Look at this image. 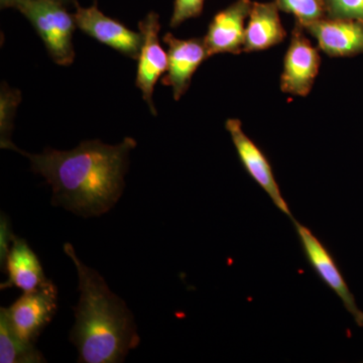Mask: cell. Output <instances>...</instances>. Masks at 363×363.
Wrapping results in <instances>:
<instances>
[{
	"instance_id": "obj_17",
	"label": "cell",
	"mask_w": 363,
	"mask_h": 363,
	"mask_svg": "<svg viewBox=\"0 0 363 363\" xmlns=\"http://www.w3.org/2000/svg\"><path fill=\"white\" fill-rule=\"evenodd\" d=\"M279 11L293 14L303 28L326 18L324 0H274Z\"/></svg>"
},
{
	"instance_id": "obj_13",
	"label": "cell",
	"mask_w": 363,
	"mask_h": 363,
	"mask_svg": "<svg viewBox=\"0 0 363 363\" xmlns=\"http://www.w3.org/2000/svg\"><path fill=\"white\" fill-rule=\"evenodd\" d=\"M11 243L4 262L7 279L0 289L16 288L23 293L33 292L48 281L42 264L25 240L14 235Z\"/></svg>"
},
{
	"instance_id": "obj_2",
	"label": "cell",
	"mask_w": 363,
	"mask_h": 363,
	"mask_svg": "<svg viewBox=\"0 0 363 363\" xmlns=\"http://www.w3.org/2000/svg\"><path fill=\"white\" fill-rule=\"evenodd\" d=\"M64 252L78 274L80 298L70 332L78 362H123L140 341L133 313L95 269L81 262L71 243L64 245Z\"/></svg>"
},
{
	"instance_id": "obj_19",
	"label": "cell",
	"mask_w": 363,
	"mask_h": 363,
	"mask_svg": "<svg viewBox=\"0 0 363 363\" xmlns=\"http://www.w3.org/2000/svg\"><path fill=\"white\" fill-rule=\"evenodd\" d=\"M205 0H175L169 26L176 28L186 21L201 16Z\"/></svg>"
},
{
	"instance_id": "obj_15",
	"label": "cell",
	"mask_w": 363,
	"mask_h": 363,
	"mask_svg": "<svg viewBox=\"0 0 363 363\" xmlns=\"http://www.w3.org/2000/svg\"><path fill=\"white\" fill-rule=\"evenodd\" d=\"M44 355L35 348V343L21 339L7 321L4 313L0 311V362H45Z\"/></svg>"
},
{
	"instance_id": "obj_6",
	"label": "cell",
	"mask_w": 363,
	"mask_h": 363,
	"mask_svg": "<svg viewBox=\"0 0 363 363\" xmlns=\"http://www.w3.org/2000/svg\"><path fill=\"white\" fill-rule=\"evenodd\" d=\"M304 30L296 21L281 76V91L294 96L305 97L311 92L321 65L319 52L308 39Z\"/></svg>"
},
{
	"instance_id": "obj_22",
	"label": "cell",
	"mask_w": 363,
	"mask_h": 363,
	"mask_svg": "<svg viewBox=\"0 0 363 363\" xmlns=\"http://www.w3.org/2000/svg\"><path fill=\"white\" fill-rule=\"evenodd\" d=\"M66 6H76L77 4V0H61Z\"/></svg>"
},
{
	"instance_id": "obj_1",
	"label": "cell",
	"mask_w": 363,
	"mask_h": 363,
	"mask_svg": "<svg viewBox=\"0 0 363 363\" xmlns=\"http://www.w3.org/2000/svg\"><path fill=\"white\" fill-rule=\"evenodd\" d=\"M135 140L124 138L116 145L100 140H85L71 150L45 149L42 154H28L32 171L44 177L52 187V204L65 208L79 216H101L123 195L126 172Z\"/></svg>"
},
{
	"instance_id": "obj_7",
	"label": "cell",
	"mask_w": 363,
	"mask_h": 363,
	"mask_svg": "<svg viewBox=\"0 0 363 363\" xmlns=\"http://www.w3.org/2000/svg\"><path fill=\"white\" fill-rule=\"evenodd\" d=\"M138 30L143 35V44L138 59L135 86L142 91L143 100L149 105L152 116H156L152 94L157 80L164 76L169 65L168 52L164 51L160 42L159 14L154 11L147 14L138 23Z\"/></svg>"
},
{
	"instance_id": "obj_20",
	"label": "cell",
	"mask_w": 363,
	"mask_h": 363,
	"mask_svg": "<svg viewBox=\"0 0 363 363\" xmlns=\"http://www.w3.org/2000/svg\"><path fill=\"white\" fill-rule=\"evenodd\" d=\"M14 234L11 233V224L6 215H1V223H0V257L1 264L6 262L7 253L9 252V241H13Z\"/></svg>"
},
{
	"instance_id": "obj_8",
	"label": "cell",
	"mask_w": 363,
	"mask_h": 363,
	"mask_svg": "<svg viewBox=\"0 0 363 363\" xmlns=\"http://www.w3.org/2000/svg\"><path fill=\"white\" fill-rule=\"evenodd\" d=\"M225 128L231 136L238 159L248 175L269 195L274 206L293 220L292 212L281 195L271 162L264 152L250 136L245 135L240 119H227Z\"/></svg>"
},
{
	"instance_id": "obj_11",
	"label": "cell",
	"mask_w": 363,
	"mask_h": 363,
	"mask_svg": "<svg viewBox=\"0 0 363 363\" xmlns=\"http://www.w3.org/2000/svg\"><path fill=\"white\" fill-rule=\"evenodd\" d=\"M250 0H236L215 14L210 21L204 39L208 54L238 55L243 52L247 21L252 9Z\"/></svg>"
},
{
	"instance_id": "obj_9",
	"label": "cell",
	"mask_w": 363,
	"mask_h": 363,
	"mask_svg": "<svg viewBox=\"0 0 363 363\" xmlns=\"http://www.w3.org/2000/svg\"><path fill=\"white\" fill-rule=\"evenodd\" d=\"M74 13L76 26L86 35L108 45L128 58L138 60L143 44V35L133 32L121 21L105 16L97 6V2L89 7L76 4Z\"/></svg>"
},
{
	"instance_id": "obj_21",
	"label": "cell",
	"mask_w": 363,
	"mask_h": 363,
	"mask_svg": "<svg viewBox=\"0 0 363 363\" xmlns=\"http://www.w3.org/2000/svg\"><path fill=\"white\" fill-rule=\"evenodd\" d=\"M21 1H23V0H0V6H1V9H9V7L16 9V6H18Z\"/></svg>"
},
{
	"instance_id": "obj_18",
	"label": "cell",
	"mask_w": 363,
	"mask_h": 363,
	"mask_svg": "<svg viewBox=\"0 0 363 363\" xmlns=\"http://www.w3.org/2000/svg\"><path fill=\"white\" fill-rule=\"evenodd\" d=\"M326 18L363 23V0H324Z\"/></svg>"
},
{
	"instance_id": "obj_3",
	"label": "cell",
	"mask_w": 363,
	"mask_h": 363,
	"mask_svg": "<svg viewBox=\"0 0 363 363\" xmlns=\"http://www.w3.org/2000/svg\"><path fill=\"white\" fill-rule=\"evenodd\" d=\"M61 0H23L16 9L26 16L40 35L55 63L70 66L75 59L74 14Z\"/></svg>"
},
{
	"instance_id": "obj_16",
	"label": "cell",
	"mask_w": 363,
	"mask_h": 363,
	"mask_svg": "<svg viewBox=\"0 0 363 363\" xmlns=\"http://www.w3.org/2000/svg\"><path fill=\"white\" fill-rule=\"evenodd\" d=\"M0 99V143L2 149L16 150V147L11 142V133L14 114L21 101V92L2 84Z\"/></svg>"
},
{
	"instance_id": "obj_5",
	"label": "cell",
	"mask_w": 363,
	"mask_h": 363,
	"mask_svg": "<svg viewBox=\"0 0 363 363\" xmlns=\"http://www.w3.org/2000/svg\"><path fill=\"white\" fill-rule=\"evenodd\" d=\"M292 221L303 252L310 266L325 285L338 296L346 311L352 316L355 323L363 327V312L358 308L354 296L351 293L333 255L307 226L298 223L295 219Z\"/></svg>"
},
{
	"instance_id": "obj_14",
	"label": "cell",
	"mask_w": 363,
	"mask_h": 363,
	"mask_svg": "<svg viewBox=\"0 0 363 363\" xmlns=\"http://www.w3.org/2000/svg\"><path fill=\"white\" fill-rule=\"evenodd\" d=\"M276 2H252L243 52H259L281 44L286 32L281 23Z\"/></svg>"
},
{
	"instance_id": "obj_12",
	"label": "cell",
	"mask_w": 363,
	"mask_h": 363,
	"mask_svg": "<svg viewBox=\"0 0 363 363\" xmlns=\"http://www.w3.org/2000/svg\"><path fill=\"white\" fill-rule=\"evenodd\" d=\"M318 47L333 58L363 54V23L357 21L324 18L306 26Z\"/></svg>"
},
{
	"instance_id": "obj_10",
	"label": "cell",
	"mask_w": 363,
	"mask_h": 363,
	"mask_svg": "<svg viewBox=\"0 0 363 363\" xmlns=\"http://www.w3.org/2000/svg\"><path fill=\"white\" fill-rule=\"evenodd\" d=\"M162 42L168 47L169 65L161 82L172 87L174 99L178 101L187 92L195 72L210 56L203 38L182 40L167 33Z\"/></svg>"
},
{
	"instance_id": "obj_4",
	"label": "cell",
	"mask_w": 363,
	"mask_h": 363,
	"mask_svg": "<svg viewBox=\"0 0 363 363\" xmlns=\"http://www.w3.org/2000/svg\"><path fill=\"white\" fill-rule=\"evenodd\" d=\"M58 290L48 279L33 292L23 293L9 308H1L11 328L23 340L35 343L57 312Z\"/></svg>"
}]
</instances>
